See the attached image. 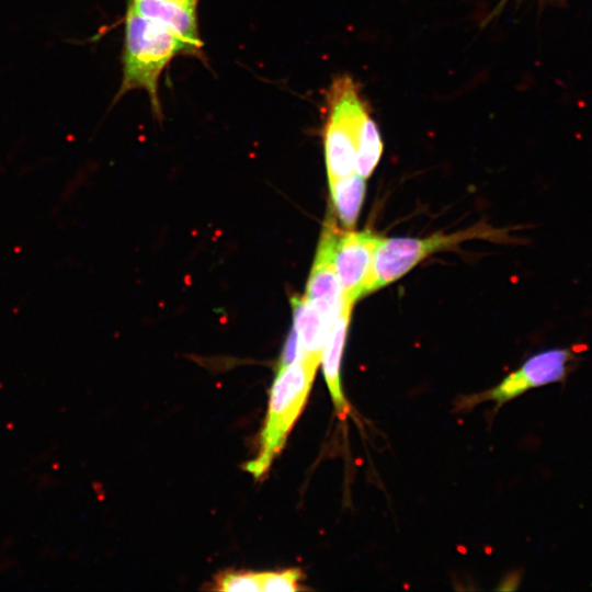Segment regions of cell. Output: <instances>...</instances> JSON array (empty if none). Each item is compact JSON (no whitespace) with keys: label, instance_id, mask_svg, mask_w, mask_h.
I'll return each instance as SVG.
<instances>
[{"label":"cell","instance_id":"8fae6325","mask_svg":"<svg viewBox=\"0 0 592 592\" xmlns=\"http://www.w3.org/2000/svg\"><path fill=\"white\" fill-rule=\"evenodd\" d=\"M365 180L354 172L329 182L333 210L346 229H352L356 224L365 197Z\"/></svg>","mask_w":592,"mask_h":592},{"label":"cell","instance_id":"7c38bea8","mask_svg":"<svg viewBox=\"0 0 592 592\" xmlns=\"http://www.w3.org/2000/svg\"><path fill=\"white\" fill-rule=\"evenodd\" d=\"M383 152V141L371 115L362 125L355 159V173L367 179L375 170Z\"/></svg>","mask_w":592,"mask_h":592},{"label":"cell","instance_id":"2e32d148","mask_svg":"<svg viewBox=\"0 0 592 592\" xmlns=\"http://www.w3.org/2000/svg\"><path fill=\"white\" fill-rule=\"evenodd\" d=\"M186 1L191 7L195 8L197 0H184Z\"/></svg>","mask_w":592,"mask_h":592},{"label":"cell","instance_id":"7a4b0ae2","mask_svg":"<svg viewBox=\"0 0 592 592\" xmlns=\"http://www.w3.org/2000/svg\"><path fill=\"white\" fill-rule=\"evenodd\" d=\"M317 367L298 356L289 365L278 368L271 389L260 451L247 465V470L255 478L269 469L274 457L283 448L292 426L307 401Z\"/></svg>","mask_w":592,"mask_h":592},{"label":"cell","instance_id":"9a60e30c","mask_svg":"<svg viewBox=\"0 0 592 592\" xmlns=\"http://www.w3.org/2000/svg\"><path fill=\"white\" fill-rule=\"evenodd\" d=\"M299 356V343L298 335L294 327L292 328L283 349L280 367H285L293 363Z\"/></svg>","mask_w":592,"mask_h":592},{"label":"cell","instance_id":"5b68a950","mask_svg":"<svg viewBox=\"0 0 592 592\" xmlns=\"http://www.w3.org/2000/svg\"><path fill=\"white\" fill-rule=\"evenodd\" d=\"M576 354L567 348H551L530 356L516 371L510 373L490 390L473 395L464 400L463 407L482 401L496 402L498 409L527 390L562 382L570 373Z\"/></svg>","mask_w":592,"mask_h":592},{"label":"cell","instance_id":"4fadbf2b","mask_svg":"<svg viewBox=\"0 0 592 592\" xmlns=\"http://www.w3.org/2000/svg\"><path fill=\"white\" fill-rule=\"evenodd\" d=\"M217 590L226 592L262 591L261 573L227 572L218 577Z\"/></svg>","mask_w":592,"mask_h":592},{"label":"cell","instance_id":"9c48e42d","mask_svg":"<svg viewBox=\"0 0 592 592\" xmlns=\"http://www.w3.org/2000/svg\"><path fill=\"white\" fill-rule=\"evenodd\" d=\"M352 308V305L344 303L330 327L321 354L323 375L329 392L337 412L342 415L348 410V403L341 386L340 369Z\"/></svg>","mask_w":592,"mask_h":592},{"label":"cell","instance_id":"6da1fadb","mask_svg":"<svg viewBox=\"0 0 592 592\" xmlns=\"http://www.w3.org/2000/svg\"><path fill=\"white\" fill-rule=\"evenodd\" d=\"M192 55L187 45L164 25L130 9L125 16L123 79L115 101L130 90H145L156 116H161L159 79L171 59Z\"/></svg>","mask_w":592,"mask_h":592},{"label":"cell","instance_id":"30bf717a","mask_svg":"<svg viewBox=\"0 0 592 592\" xmlns=\"http://www.w3.org/2000/svg\"><path fill=\"white\" fill-rule=\"evenodd\" d=\"M292 306L293 327L298 335L299 356L318 366L332 323L304 297L294 296Z\"/></svg>","mask_w":592,"mask_h":592},{"label":"cell","instance_id":"ba28073f","mask_svg":"<svg viewBox=\"0 0 592 592\" xmlns=\"http://www.w3.org/2000/svg\"><path fill=\"white\" fill-rule=\"evenodd\" d=\"M128 9L177 34L193 56H202L195 8L184 0H129Z\"/></svg>","mask_w":592,"mask_h":592},{"label":"cell","instance_id":"3957f363","mask_svg":"<svg viewBox=\"0 0 592 592\" xmlns=\"http://www.w3.org/2000/svg\"><path fill=\"white\" fill-rule=\"evenodd\" d=\"M473 239L500 242L512 240L506 230L496 229L486 224H478L453 234L437 232L425 238L383 237L375 250L364 296L401 278L430 255L442 250L453 249L459 243Z\"/></svg>","mask_w":592,"mask_h":592},{"label":"cell","instance_id":"277c9868","mask_svg":"<svg viewBox=\"0 0 592 592\" xmlns=\"http://www.w3.org/2000/svg\"><path fill=\"white\" fill-rule=\"evenodd\" d=\"M369 116L357 84L349 76L337 77L327 93L325 159L328 181L355 172L358 136Z\"/></svg>","mask_w":592,"mask_h":592},{"label":"cell","instance_id":"5bb4252c","mask_svg":"<svg viewBox=\"0 0 592 592\" xmlns=\"http://www.w3.org/2000/svg\"><path fill=\"white\" fill-rule=\"evenodd\" d=\"M303 573L299 569H287L277 572L261 573L262 591H286L300 590Z\"/></svg>","mask_w":592,"mask_h":592},{"label":"cell","instance_id":"8992f818","mask_svg":"<svg viewBox=\"0 0 592 592\" xmlns=\"http://www.w3.org/2000/svg\"><path fill=\"white\" fill-rule=\"evenodd\" d=\"M383 237L371 231H339L333 264L342 288L343 301L354 305L364 296L375 250Z\"/></svg>","mask_w":592,"mask_h":592},{"label":"cell","instance_id":"52a82bcc","mask_svg":"<svg viewBox=\"0 0 592 592\" xmlns=\"http://www.w3.org/2000/svg\"><path fill=\"white\" fill-rule=\"evenodd\" d=\"M339 230L333 221L326 223L304 298L333 323L344 301L342 288L333 264V253Z\"/></svg>","mask_w":592,"mask_h":592}]
</instances>
